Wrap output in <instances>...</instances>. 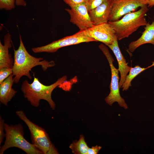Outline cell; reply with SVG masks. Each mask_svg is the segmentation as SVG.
<instances>
[{
  "label": "cell",
  "mask_w": 154,
  "mask_h": 154,
  "mask_svg": "<svg viewBox=\"0 0 154 154\" xmlns=\"http://www.w3.org/2000/svg\"><path fill=\"white\" fill-rule=\"evenodd\" d=\"M20 44L18 49L14 50V58L12 67L14 83L17 84L23 76L30 80L32 77L30 71L34 67L41 66L44 71L54 66L55 63L53 60H42L41 57L37 58L31 55L27 51L23 44L21 37L19 36Z\"/></svg>",
  "instance_id": "cell-1"
},
{
  "label": "cell",
  "mask_w": 154,
  "mask_h": 154,
  "mask_svg": "<svg viewBox=\"0 0 154 154\" xmlns=\"http://www.w3.org/2000/svg\"><path fill=\"white\" fill-rule=\"evenodd\" d=\"M33 82L30 83L27 80H24L22 83L21 89L24 97L30 102L33 106L37 107L39 105L41 100L46 101L51 108L54 110L56 105L51 97L54 90L59 86L66 80V76L59 78L54 83L48 86L44 85L35 77L33 74Z\"/></svg>",
  "instance_id": "cell-2"
},
{
  "label": "cell",
  "mask_w": 154,
  "mask_h": 154,
  "mask_svg": "<svg viewBox=\"0 0 154 154\" xmlns=\"http://www.w3.org/2000/svg\"><path fill=\"white\" fill-rule=\"evenodd\" d=\"M149 10L147 5L138 11L127 14L119 20L108 23L115 31L118 40L128 37L141 26L148 23L145 16Z\"/></svg>",
  "instance_id": "cell-3"
},
{
  "label": "cell",
  "mask_w": 154,
  "mask_h": 154,
  "mask_svg": "<svg viewBox=\"0 0 154 154\" xmlns=\"http://www.w3.org/2000/svg\"><path fill=\"white\" fill-rule=\"evenodd\" d=\"M5 140L0 147V154H3L7 149L12 147L20 149L27 154H43L32 143L25 138L23 128L20 123L9 125L5 123Z\"/></svg>",
  "instance_id": "cell-4"
},
{
  "label": "cell",
  "mask_w": 154,
  "mask_h": 154,
  "mask_svg": "<svg viewBox=\"0 0 154 154\" xmlns=\"http://www.w3.org/2000/svg\"><path fill=\"white\" fill-rule=\"evenodd\" d=\"M16 112L28 126L31 133L32 143L43 154L59 153L45 129L30 120L22 110L17 111Z\"/></svg>",
  "instance_id": "cell-5"
},
{
  "label": "cell",
  "mask_w": 154,
  "mask_h": 154,
  "mask_svg": "<svg viewBox=\"0 0 154 154\" xmlns=\"http://www.w3.org/2000/svg\"><path fill=\"white\" fill-rule=\"evenodd\" d=\"M106 46L101 44L99 46V48L108 61L111 72V80L110 86V92L108 95L105 99V101L110 106H112L114 103L117 102L120 107L126 110L128 108L127 105L124 99L121 96L119 92V70L114 66L113 62L114 60Z\"/></svg>",
  "instance_id": "cell-6"
},
{
  "label": "cell",
  "mask_w": 154,
  "mask_h": 154,
  "mask_svg": "<svg viewBox=\"0 0 154 154\" xmlns=\"http://www.w3.org/2000/svg\"><path fill=\"white\" fill-rule=\"evenodd\" d=\"M96 41L88 35L87 29L79 31L78 32L70 35L63 37L54 41L46 45L32 48L35 53L43 52L53 53L60 48L65 46L75 45L80 43Z\"/></svg>",
  "instance_id": "cell-7"
},
{
  "label": "cell",
  "mask_w": 154,
  "mask_h": 154,
  "mask_svg": "<svg viewBox=\"0 0 154 154\" xmlns=\"http://www.w3.org/2000/svg\"><path fill=\"white\" fill-rule=\"evenodd\" d=\"M146 5H147L145 0H112L109 21L119 20L125 14Z\"/></svg>",
  "instance_id": "cell-8"
},
{
  "label": "cell",
  "mask_w": 154,
  "mask_h": 154,
  "mask_svg": "<svg viewBox=\"0 0 154 154\" xmlns=\"http://www.w3.org/2000/svg\"><path fill=\"white\" fill-rule=\"evenodd\" d=\"M65 10L70 15V22L75 25L80 31L87 29L94 25L91 21L86 3H83Z\"/></svg>",
  "instance_id": "cell-9"
},
{
  "label": "cell",
  "mask_w": 154,
  "mask_h": 154,
  "mask_svg": "<svg viewBox=\"0 0 154 154\" xmlns=\"http://www.w3.org/2000/svg\"><path fill=\"white\" fill-rule=\"evenodd\" d=\"M87 30L90 37L106 46L112 44L117 39L115 31L108 22L94 25Z\"/></svg>",
  "instance_id": "cell-10"
},
{
  "label": "cell",
  "mask_w": 154,
  "mask_h": 154,
  "mask_svg": "<svg viewBox=\"0 0 154 154\" xmlns=\"http://www.w3.org/2000/svg\"><path fill=\"white\" fill-rule=\"evenodd\" d=\"M112 5V0H106L101 5L89 12L93 25L109 22Z\"/></svg>",
  "instance_id": "cell-11"
},
{
  "label": "cell",
  "mask_w": 154,
  "mask_h": 154,
  "mask_svg": "<svg viewBox=\"0 0 154 154\" xmlns=\"http://www.w3.org/2000/svg\"><path fill=\"white\" fill-rule=\"evenodd\" d=\"M107 46L112 51L118 62L119 66L118 69L121 76L119 86V88H121L131 67L128 65L125 59L120 50L117 39H115L112 44Z\"/></svg>",
  "instance_id": "cell-12"
},
{
  "label": "cell",
  "mask_w": 154,
  "mask_h": 154,
  "mask_svg": "<svg viewBox=\"0 0 154 154\" xmlns=\"http://www.w3.org/2000/svg\"><path fill=\"white\" fill-rule=\"evenodd\" d=\"M144 29L140 37L129 44L128 49L130 52H133L138 47L145 44L150 43L154 45V21L151 24L148 23Z\"/></svg>",
  "instance_id": "cell-13"
},
{
  "label": "cell",
  "mask_w": 154,
  "mask_h": 154,
  "mask_svg": "<svg viewBox=\"0 0 154 154\" xmlns=\"http://www.w3.org/2000/svg\"><path fill=\"white\" fill-rule=\"evenodd\" d=\"M4 44L0 42V68H12L14 60L9 53V49L12 46L11 36L8 33L4 37Z\"/></svg>",
  "instance_id": "cell-14"
},
{
  "label": "cell",
  "mask_w": 154,
  "mask_h": 154,
  "mask_svg": "<svg viewBox=\"0 0 154 154\" xmlns=\"http://www.w3.org/2000/svg\"><path fill=\"white\" fill-rule=\"evenodd\" d=\"M13 77L12 74L0 83V102L6 106L17 92L12 88L14 82Z\"/></svg>",
  "instance_id": "cell-15"
},
{
  "label": "cell",
  "mask_w": 154,
  "mask_h": 154,
  "mask_svg": "<svg viewBox=\"0 0 154 154\" xmlns=\"http://www.w3.org/2000/svg\"><path fill=\"white\" fill-rule=\"evenodd\" d=\"M150 67L149 66L146 68H142L139 65L131 67L129 73L127 75L125 82L121 86L122 91L127 90L129 87L131 86V82L132 80L140 73Z\"/></svg>",
  "instance_id": "cell-16"
},
{
  "label": "cell",
  "mask_w": 154,
  "mask_h": 154,
  "mask_svg": "<svg viewBox=\"0 0 154 154\" xmlns=\"http://www.w3.org/2000/svg\"><path fill=\"white\" fill-rule=\"evenodd\" d=\"M69 147L75 154H87L89 148L82 135H80L78 141L71 143Z\"/></svg>",
  "instance_id": "cell-17"
},
{
  "label": "cell",
  "mask_w": 154,
  "mask_h": 154,
  "mask_svg": "<svg viewBox=\"0 0 154 154\" xmlns=\"http://www.w3.org/2000/svg\"><path fill=\"white\" fill-rule=\"evenodd\" d=\"M15 0H0V9L11 10L15 7Z\"/></svg>",
  "instance_id": "cell-18"
},
{
  "label": "cell",
  "mask_w": 154,
  "mask_h": 154,
  "mask_svg": "<svg viewBox=\"0 0 154 154\" xmlns=\"http://www.w3.org/2000/svg\"><path fill=\"white\" fill-rule=\"evenodd\" d=\"M12 74V68L5 67L0 68V83Z\"/></svg>",
  "instance_id": "cell-19"
},
{
  "label": "cell",
  "mask_w": 154,
  "mask_h": 154,
  "mask_svg": "<svg viewBox=\"0 0 154 154\" xmlns=\"http://www.w3.org/2000/svg\"><path fill=\"white\" fill-rule=\"evenodd\" d=\"M106 0H88L86 3L88 12L98 7Z\"/></svg>",
  "instance_id": "cell-20"
},
{
  "label": "cell",
  "mask_w": 154,
  "mask_h": 154,
  "mask_svg": "<svg viewBox=\"0 0 154 154\" xmlns=\"http://www.w3.org/2000/svg\"><path fill=\"white\" fill-rule=\"evenodd\" d=\"M5 120L0 116V145L3 142L5 137Z\"/></svg>",
  "instance_id": "cell-21"
},
{
  "label": "cell",
  "mask_w": 154,
  "mask_h": 154,
  "mask_svg": "<svg viewBox=\"0 0 154 154\" xmlns=\"http://www.w3.org/2000/svg\"><path fill=\"white\" fill-rule=\"evenodd\" d=\"M66 4L70 7L78 4L85 3H86L88 0H63Z\"/></svg>",
  "instance_id": "cell-22"
},
{
  "label": "cell",
  "mask_w": 154,
  "mask_h": 154,
  "mask_svg": "<svg viewBox=\"0 0 154 154\" xmlns=\"http://www.w3.org/2000/svg\"><path fill=\"white\" fill-rule=\"evenodd\" d=\"M102 148V147L98 145L92 146L91 148H88L87 154H97Z\"/></svg>",
  "instance_id": "cell-23"
},
{
  "label": "cell",
  "mask_w": 154,
  "mask_h": 154,
  "mask_svg": "<svg viewBox=\"0 0 154 154\" xmlns=\"http://www.w3.org/2000/svg\"><path fill=\"white\" fill-rule=\"evenodd\" d=\"M27 3L25 0H15V5L17 6H21L25 7Z\"/></svg>",
  "instance_id": "cell-24"
},
{
  "label": "cell",
  "mask_w": 154,
  "mask_h": 154,
  "mask_svg": "<svg viewBox=\"0 0 154 154\" xmlns=\"http://www.w3.org/2000/svg\"><path fill=\"white\" fill-rule=\"evenodd\" d=\"M147 7H151L154 6V0H145Z\"/></svg>",
  "instance_id": "cell-25"
},
{
  "label": "cell",
  "mask_w": 154,
  "mask_h": 154,
  "mask_svg": "<svg viewBox=\"0 0 154 154\" xmlns=\"http://www.w3.org/2000/svg\"><path fill=\"white\" fill-rule=\"evenodd\" d=\"M152 62V64L151 65L152 66H154V61Z\"/></svg>",
  "instance_id": "cell-26"
}]
</instances>
